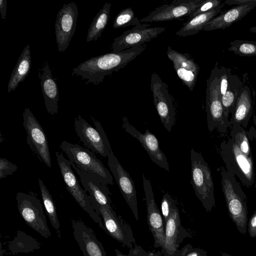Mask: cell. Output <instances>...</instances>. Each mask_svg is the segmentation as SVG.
<instances>
[{
  "label": "cell",
  "instance_id": "obj_42",
  "mask_svg": "<svg viewBox=\"0 0 256 256\" xmlns=\"http://www.w3.org/2000/svg\"><path fill=\"white\" fill-rule=\"evenodd\" d=\"M115 252L116 254V256H127L126 254H124L122 253L118 249L116 248L115 249Z\"/></svg>",
  "mask_w": 256,
  "mask_h": 256
},
{
  "label": "cell",
  "instance_id": "obj_20",
  "mask_svg": "<svg viewBox=\"0 0 256 256\" xmlns=\"http://www.w3.org/2000/svg\"><path fill=\"white\" fill-rule=\"evenodd\" d=\"M74 238L84 256H107L102 244L90 228L79 220H72Z\"/></svg>",
  "mask_w": 256,
  "mask_h": 256
},
{
  "label": "cell",
  "instance_id": "obj_1",
  "mask_svg": "<svg viewBox=\"0 0 256 256\" xmlns=\"http://www.w3.org/2000/svg\"><path fill=\"white\" fill-rule=\"evenodd\" d=\"M144 44L120 52H111L92 57L72 70L74 74L89 83L98 84L108 76L118 72L142 52L146 48Z\"/></svg>",
  "mask_w": 256,
  "mask_h": 256
},
{
  "label": "cell",
  "instance_id": "obj_34",
  "mask_svg": "<svg viewBox=\"0 0 256 256\" xmlns=\"http://www.w3.org/2000/svg\"><path fill=\"white\" fill-rule=\"evenodd\" d=\"M222 4L220 0H204L202 5L190 16L191 18L198 15L204 14L212 10Z\"/></svg>",
  "mask_w": 256,
  "mask_h": 256
},
{
  "label": "cell",
  "instance_id": "obj_29",
  "mask_svg": "<svg viewBox=\"0 0 256 256\" xmlns=\"http://www.w3.org/2000/svg\"><path fill=\"white\" fill-rule=\"evenodd\" d=\"M243 86V82L237 76L230 74L227 90L222 98L224 114L228 119H229V115L234 107L238 91Z\"/></svg>",
  "mask_w": 256,
  "mask_h": 256
},
{
  "label": "cell",
  "instance_id": "obj_3",
  "mask_svg": "<svg viewBox=\"0 0 256 256\" xmlns=\"http://www.w3.org/2000/svg\"><path fill=\"white\" fill-rule=\"evenodd\" d=\"M222 141L220 146V154L226 170L236 176L246 188L253 186L255 176L253 157H247L240 150L234 138Z\"/></svg>",
  "mask_w": 256,
  "mask_h": 256
},
{
  "label": "cell",
  "instance_id": "obj_38",
  "mask_svg": "<svg viewBox=\"0 0 256 256\" xmlns=\"http://www.w3.org/2000/svg\"><path fill=\"white\" fill-rule=\"evenodd\" d=\"M248 230L250 236L254 238L256 237V210L254 212L253 214L250 218L248 222Z\"/></svg>",
  "mask_w": 256,
  "mask_h": 256
},
{
  "label": "cell",
  "instance_id": "obj_39",
  "mask_svg": "<svg viewBox=\"0 0 256 256\" xmlns=\"http://www.w3.org/2000/svg\"><path fill=\"white\" fill-rule=\"evenodd\" d=\"M256 0H227L224 2V4L231 6H243L252 4H256Z\"/></svg>",
  "mask_w": 256,
  "mask_h": 256
},
{
  "label": "cell",
  "instance_id": "obj_5",
  "mask_svg": "<svg viewBox=\"0 0 256 256\" xmlns=\"http://www.w3.org/2000/svg\"><path fill=\"white\" fill-rule=\"evenodd\" d=\"M190 184L197 198L208 212L216 206L214 184L210 170L202 155L192 148L190 150Z\"/></svg>",
  "mask_w": 256,
  "mask_h": 256
},
{
  "label": "cell",
  "instance_id": "obj_15",
  "mask_svg": "<svg viewBox=\"0 0 256 256\" xmlns=\"http://www.w3.org/2000/svg\"><path fill=\"white\" fill-rule=\"evenodd\" d=\"M78 16V6L74 2L64 4L58 13L55 34L59 52H64L69 46L76 30Z\"/></svg>",
  "mask_w": 256,
  "mask_h": 256
},
{
  "label": "cell",
  "instance_id": "obj_27",
  "mask_svg": "<svg viewBox=\"0 0 256 256\" xmlns=\"http://www.w3.org/2000/svg\"><path fill=\"white\" fill-rule=\"evenodd\" d=\"M32 65L30 47L28 44L23 50L14 68L8 82V93L14 90L28 74Z\"/></svg>",
  "mask_w": 256,
  "mask_h": 256
},
{
  "label": "cell",
  "instance_id": "obj_12",
  "mask_svg": "<svg viewBox=\"0 0 256 256\" xmlns=\"http://www.w3.org/2000/svg\"><path fill=\"white\" fill-rule=\"evenodd\" d=\"M150 88L154 106L164 127L168 132L175 122V110L167 84L156 72L150 77Z\"/></svg>",
  "mask_w": 256,
  "mask_h": 256
},
{
  "label": "cell",
  "instance_id": "obj_30",
  "mask_svg": "<svg viewBox=\"0 0 256 256\" xmlns=\"http://www.w3.org/2000/svg\"><path fill=\"white\" fill-rule=\"evenodd\" d=\"M38 183L43 204L50 222L53 228L60 236V224L58 218L56 206L52 195L42 180L38 178Z\"/></svg>",
  "mask_w": 256,
  "mask_h": 256
},
{
  "label": "cell",
  "instance_id": "obj_2",
  "mask_svg": "<svg viewBox=\"0 0 256 256\" xmlns=\"http://www.w3.org/2000/svg\"><path fill=\"white\" fill-rule=\"evenodd\" d=\"M222 189L228 214L238 231L246 234L248 226V198L234 175L220 168Z\"/></svg>",
  "mask_w": 256,
  "mask_h": 256
},
{
  "label": "cell",
  "instance_id": "obj_40",
  "mask_svg": "<svg viewBox=\"0 0 256 256\" xmlns=\"http://www.w3.org/2000/svg\"><path fill=\"white\" fill-rule=\"evenodd\" d=\"M184 256H207V252L200 248H192Z\"/></svg>",
  "mask_w": 256,
  "mask_h": 256
},
{
  "label": "cell",
  "instance_id": "obj_26",
  "mask_svg": "<svg viewBox=\"0 0 256 256\" xmlns=\"http://www.w3.org/2000/svg\"><path fill=\"white\" fill-rule=\"evenodd\" d=\"M222 4L212 10L195 16L184 23L182 26L176 32L178 36L185 37L194 35L204 29L206 24L222 12L224 6Z\"/></svg>",
  "mask_w": 256,
  "mask_h": 256
},
{
  "label": "cell",
  "instance_id": "obj_7",
  "mask_svg": "<svg viewBox=\"0 0 256 256\" xmlns=\"http://www.w3.org/2000/svg\"><path fill=\"white\" fill-rule=\"evenodd\" d=\"M56 156L67 190L83 210L100 228L104 230L102 218L100 214L94 210L88 194L80 186L70 161L58 152H56Z\"/></svg>",
  "mask_w": 256,
  "mask_h": 256
},
{
  "label": "cell",
  "instance_id": "obj_31",
  "mask_svg": "<svg viewBox=\"0 0 256 256\" xmlns=\"http://www.w3.org/2000/svg\"><path fill=\"white\" fill-rule=\"evenodd\" d=\"M230 135L232 136L240 152L247 157H253L248 134L244 128L239 124H232Z\"/></svg>",
  "mask_w": 256,
  "mask_h": 256
},
{
  "label": "cell",
  "instance_id": "obj_24",
  "mask_svg": "<svg viewBox=\"0 0 256 256\" xmlns=\"http://www.w3.org/2000/svg\"><path fill=\"white\" fill-rule=\"evenodd\" d=\"M182 230L179 210L173 203L169 218L165 224V241L162 252L170 256L175 254L180 246V238Z\"/></svg>",
  "mask_w": 256,
  "mask_h": 256
},
{
  "label": "cell",
  "instance_id": "obj_11",
  "mask_svg": "<svg viewBox=\"0 0 256 256\" xmlns=\"http://www.w3.org/2000/svg\"><path fill=\"white\" fill-rule=\"evenodd\" d=\"M23 119V126L27 134L28 144L40 162L51 168L50 148L44 130L28 108H25Z\"/></svg>",
  "mask_w": 256,
  "mask_h": 256
},
{
  "label": "cell",
  "instance_id": "obj_14",
  "mask_svg": "<svg viewBox=\"0 0 256 256\" xmlns=\"http://www.w3.org/2000/svg\"><path fill=\"white\" fill-rule=\"evenodd\" d=\"M204 0H174L156 8L140 20L142 23L164 22L190 16L202 5Z\"/></svg>",
  "mask_w": 256,
  "mask_h": 256
},
{
  "label": "cell",
  "instance_id": "obj_21",
  "mask_svg": "<svg viewBox=\"0 0 256 256\" xmlns=\"http://www.w3.org/2000/svg\"><path fill=\"white\" fill-rule=\"evenodd\" d=\"M70 164L78 175L80 182L88 195L98 204L109 209H113L109 196L110 192L107 186L102 183L94 174L81 170L72 162H70Z\"/></svg>",
  "mask_w": 256,
  "mask_h": 256
},
{
  "label": "cell",
  "instance_id": "obj_37",
  "mask_svg": "<svg viewBox=\"0 0 256 256\" xmlns=\"http://www.w3.org/2000/svg\"><path fill=\"white\" fill-rule=\"evenodd\" d=\"M231 74V69L226 68L224 66H220L219 72V78L220 82V91L222 96L228 88V77Z\"/></svg>",
  "mask_w": 256,
  "mask_h": 256
},
{
  "label": "cell",
  "instance_id": "obj_17",
  "mask_svg": "<svg viewBox=\"0 0 256 256\" xmlns=\"http://www.w3.org/2000/svg\"><path fill=\"white\" fill-rule=\"evenodd\" d=\"M142 178L146 204L148 223L154 238V246L156 248H162V250L165 241L163 218L156 203L150 181L144 174Z\"/></svg>",
  "mask_w": 256,
  "mask_h": 256
},
{
  "label": "cell",
  "instance_id": "obj_4",
  "mask_svg": "<svg viewBox=\"0 0 256 256\" xmlns=\"http://www.w3.org/2000/svg\"><path fill=\"white\" fill-rule=\"evenodd\" d=\"M219 72L220 68L216 64L206 80V110L208 130L212 132L216 129L224 134L230 124V120L225 116L222 104Z\"/></svg>",
  "mask_w": 256,
  "mask_h": 256
},
{
  "label": "cell",
  "instance_id": "obj_6",
  "mask_svg": "<svg viewBox=\"0 0 256 256\" xmlns=\"http://www.w3.org/2000/svg\"><path fill=\"white\" fill-rule=\"evenodd\" d=\"M60 147L78 168L94 174L103 184L113 185V178L108 168L95 154L80 145L66 140L62 142Z\"/></svg>",
  "mask_w": 256,
  "mask_h": 256
},
{
  "label": "cell",
  "instance_id": "obj_35",
  "mask_svg": "<svg viewBox=\"0 0 256 256\" xmlns=\"http://www.w3.org/2000/svg\"><path fill=\"white\" fill-rule=\"evenodd\" d=\"M18 170V166L4 158H0V179L12 175Z\"/></svg>",
  "mask_w": 256,
  "mask_h": 256
},
{
  "label": "cell",
  "instance_id": "obj_10",
  "mask_svg": "<svg viewBox=\"0 0 256 256\" xmlns=\"http://www.w3.org/2000/svg\"><path fill=\"white\" fill-rule=\"evenodd\" d=\"M90 198L94 210L102 218L104 230L124 246L132 248L136 240L130 224L118 216L113 209L100 206L91 196Z\"/></svg>",
  "mask_w": 256,
  "mask_h": 256
},
{
  "label": "cell",
  "instance_id": "obj_32",
  "mask_svg": "<svg viewBox=\"0 0 256 256\" xmlns=\"http://www.w3.org/2000/svg\"><path fill=\"white\" fill-rule=\"evenodd\" d=\"M228 50L241 56H256V40H236L230 42Z\"/></svg>",
  "mask_w": 256,
  "mask_h": 256
},
{
  "label": "cell",
  "instance_id": "obj_36",
  "mask_svg": "<svg viewBox=\"0 0 256 256\" xmlns=\"http://www.w3.org/2000/svg\"><path fill=\"white\" fill-rule=\"evenodd\" d=\"M173 203H174V200L168 194L164 195L161 202V210L164 225L169 218Z\"/></svg>",
  "mask_w": 256,
  "mask_h": 256
},
{
  "label": "cell",
  "instance_id": "obj_18",
  "mask_svg": "<svg viewBox=\"0 0 256 256\" xmlns=\"http://www.w3.org/2000/svg\"><path fill=\"white\" fill-rule=\"evenodd\" d=\"M168 58L172 62L174 68L183 84L192 91L197 80L200 66L189 53H181L168 46Z\"/></svg>",
  "mask_w": 256,
  "mask_h": 256
},
{
  "label": "cell",
  "instance_id": "obj_45",
  "mask_svg": "<svg viewBox=\"0 0 256 256\" xmlns=\"http://www.w3.org/2000/svg\"><path fill=\"white\" fill-rule=\"evenodd\" d=\"M220 254H222V256H232L226 252H221Z\"/></svg>",
  "mask_w": 256,
  "mask_h": 256
},
{
  "label": "cell",
  "instance_id": "obj_9",
  "mask_svg": "<svg viewBox=\"0 0 256 256\" xmlns=\"http://www.w3.org/2000/svg\"><path fill=\"white\" fill-rule=\"evenodd\" d=\"M20 215L32 228L45 238L51 236L40 200L36 196L22 192L16 196Z\"/></svg>",
  "mask_w": 256,
  "mask_h": 256
},
{
  "label": "cell",
  "instance_id": "obj_43",
  "mask_svg": "<svg viewBox=\"0 0 256 256\" xmlns=\"http://www.w3.org/2000/svg\"><path fill=\"white\" fill-rule=\"evenodd\" d=\"M250 31L253 33H256V26L250 28Z\"/></svg>",
  "mask_w": 256,
  "mask_h": 256
},
{
  "label": "cell",
  "instance_id": "obj_28",
  "mask_svg": "<svg viewBox=\"0 0 256 256\" xmlns=\"http://www.w3.org/2000/svg\"><path fill=\"white\" fill-rule=\"evenodd\" d=\"M112 4L106 2L94 17L88 32L86 42L96 40L100 37L106 28L109 18Z\"/></svg>",
  "mask_w": 256,
  "mask_h": 256
},
{
  "label": "cell",
  "instance_id": "obj_19",
  "mask_svg": "<svg viewBox=\"0 0 256 256\" xmlns=\"http://www.w3.org/2000/svg\"><path fill=\"white\" fill-rule=\"evenodd\" d=\"M122 126L126 132L138 140L154 163L167 171L170 170L166 157L160 150L158 140L154 134L148 129L142 134L124 117L122 118Z\"/></svg>",
  "mask_w": 256,
  "mask_h": 256
},
{
  "label": "cell",
  "instance_id": "obj_33",
  "mask_svg": "<svg viewBox=\"0 0 256 256\" xmlns=\"http://www.w3.org/2000/svg\"><path fill=\"white\" fill-rule=\"evenodd\" d=\"M140 23V20L135 16L130 7L120 10L116 16L112 27L114 28H125L136 25Z\"/></svg>",
  "mask_w": 256,
  "mask_h": 256
},
{
  "label": "cell",
  "instance_id": "obj_23",
  "mask_svg": "<svg viewBox=\"0 0 256 256\" xmlns=\"http://www.w3.org/2000/svg\"><path fill=\"white\" fill-rule=\"evenodd\" d=\"M39 72L40 84L47 112L51 115L57 114L58 90L56 80L52 76L49 64L45 62Z\"/></svg>",
  "mask_w": 256,
  "mask_h": 256
},
{
  "label": "cell",
  "instance_id": "obj_25",
  "mask_svg": "<svg viewBox=\"0 0 256 256\" xmlns=\"http://www.w3.org/2000/svg\"><path fill=\"white\" fill-rule=\"evenodd\" d=\"M256 8V3L235 6L229 10L221 12L219 14L208 22L203 30L210 31L226 29L240 20L252 10Z\"/></svg>",
  "mask_w": 256,
  "mask_h": 256
},
{
  "label": "cell",
  "instance_id": "obj_13",
  "mask_svg": "<svg viewBox=\"0 0 256 256\" xmlns=\"http://www.w3.org/2000/svg\"><path fill=\"white\" fill-rule=\"evenodd\" d=\"M150 24L140 23L114 38L111 46L112 52H120L142 45L166 30L164 27H150Z\"/></svg>",
  "mask_w": 256,
  "mask_h": 256
},
{
  "label": "cell",
  "instance_id": "obj_22",
  "mask_svg": "<svg viewBox=\"0 0 256 256\" xmlns=\"http://www.w3.org/2000/svg\"><path fill=\"white\" fill-rule=\"evenodd\" d=\"M253 112L254 102L250 90L248 86H243L238 91L231 112L230 124H239L246 128Z\"/></svg>",
  "mask_w": 256,
  "mask_h": 256
},
{
  "label": "cell",
  "instance_id": "obj_41",
  "mask_svg": "<svg viewBox=\"0 0 256 256\" xmlns=\"http://www.w3.org/2000/svg\"><path fill=\"white\" fill-rule=\"evenodd\" d=\"M0 12L2 18L5 20L6 12V0H0Z\"/></svg>",
  "mask_w": 256,
  "mask_h": 256
},
{
  "label": "cell",
  "instance_id": "obj_16",
  "mask_svg": "<svg viewBox=\"0 0 256 256\" xmlns=\"http://www.w3.org/2000/svg\"><path fill=\"white\" fill-rule=\"evenodd\" d=\"M108 164L113 174L121 194L136 220H139L136 192L134 181L124 170L112 150L108 156Z\"/></svg>",
  "mask_w": 256,
  "mask_h": 256
},
{
  "label": "cell",
  "instance_id": "obj_8",
  "mask_svg": "<svg viewBox=\"0 0 256 256\" xmlns=\"http://www.w3.org/2000/svg\"><path fill=\"white\" fill-rule=\"evenodd\" d=\"M91 118L96 128L78 115L74 122L75 131L86 147L104 158L108 157L112 150L109 141L100 122Z\"/></svg>",
  "mask_w": 256,
  "mask_h": 256
},
{
  "label": "cell",
  "instance_id": "obj_44",
  "mask_svg": "<svg viewBox=\"0 0 256 256\" xmlns=\"http://www.w3.org/2000/svg\"><path fill=\"white\" fill-rule=\"evenodd\" d=\"M252 120L254 122V124L256 127V115L254 114L253 116Z\"/></svg>",
  "mask_w": 256,
  "mask_h": 256
}]
</instances>
